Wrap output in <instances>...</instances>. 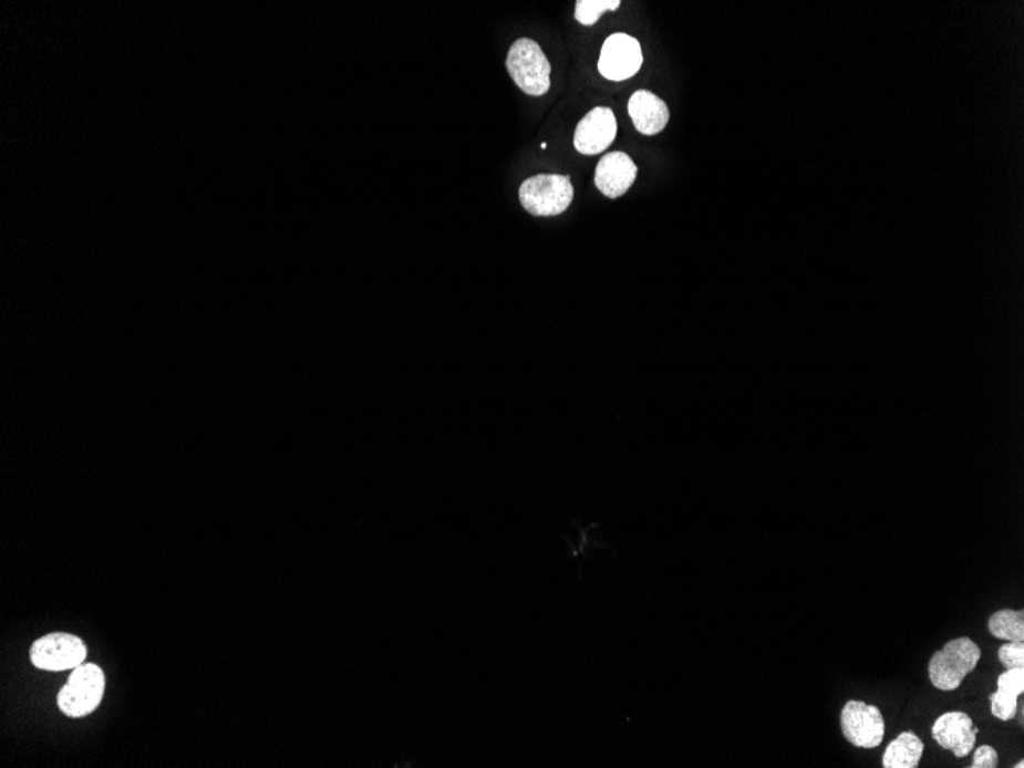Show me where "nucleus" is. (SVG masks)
<instances>
[{
	"label": "nucleus",
	"instance_id": "6ab92c4d",
	"mask_svg": "<svg viewBox=\"0 0 1024 768\" xmlns=\"http://www.w3.org/2000/svg\"><path fill=\"white\" fill-rule=\"evenodd\" d=\"M1014 767L1023 768V767H1024V762H1023V761H1020V762L1017 764V766H1014Z\"/></svg>",
	"mask_w": 1024,
	"mask_h": 768
},
{
	"label": "nucleus",
	"instance_id": "a211bd4d",
	"mask_svg": "<svg viewBox=\"0 0 1024 768\" xmlns=\"http://www.w3.org/2000/svg\"><path fill=\"white\" fill-rule=\"evenodd\" d=\"M999 766V754L994 747L982 746L975 750L972 768H995Z\"/></svg>",
	"mask_w": 1024,
	"mask_h": 768
},
{
	"label": "nucleus",
	"instance_id": "1a4fd4ad",
	"mask_svg": "<svg viewBox=\"0 0 1024 768\" xmlns=\"http://www.w3.org/2000/svg\"><path fill=\"white\" fill-rule=\"evenodd\" d=\"M979 728L974 727L971 716L963 712H948L939 716L932 726V738L944 750H950L955 758L971 754L978 739Z\"/></svg>",
	"mask_w": 1024,
	"mask_h": 768
},
{
	"label": "nucleus",
	"instance_id": "39448f33",
	"mask_svg": "<svg viewBox=\"0 0 1024 768\" xmlns=\"http://www.w3.org/2000/svg\"><path fill=\"white\" fill-rule=\"evenodd\" d=\"M86 654L83 640L65 632L42 636L30 648L34 667L48 672L74 671L85 663Z\"/></svg>",
	"mask_w": 1024,
	"mask_h": 768
},
{
	"label": "nucleus",
	"instance_id": "0eeeda50",
	"mask_svg": "<svg viewBox=\"0 0 1024 768\" xmlns=\"http://www.w3.org/2000/svg\"><path fill=\"white\" fill-rule=\"evenodd\" d=\"M643 65V51L640 42L631 35L617 33L609 35L601 48L599 71L609 81L621 82L639 73Z\"/></svg>",
	"mask_w": 1024,
	"mask_h": 768
},
{
	"label": "nucleus",
	"instance_id": "9b49d317",
	"mask_svg": "<svg viewBox=\"0 0 1024 768\" xmlns=\"http://www.w3.org/2000/svg\"><path fill=\"white\" fill-rule=\"evenodd\" d=\"M628 110L633 126L644 135L660 134L671 117L668 105L661 101L659 95L645 90L635 91L632 94Z\"/></svg>",
	"mask_w": 1024,
	"mask_h": 768
},
{
	"label": "nucleus",
	"instance_id": "6e6552de",
	"mask_svg": "<svg viewBox=\"0 0 1024 768\" xmlns=\"http://www.w3.org/2000/svg\"><path fill=\"white\" fill-rule=\"evenodd\" d=\"M617 118L611 107H593L577 125L573 146L577 153L597 155L604 153L616 141Z\"/></svg>",
	"mask_w": 1024,
	"mask_h": 768
},
{
	"label": "nucleus",
	"instance_id": "2eb2a0df",
	"mask_svg": "<svg viewBox=\"0 0 1024 768\" xmlns=\"http://www.w3.org/2000/svg\"><path fill=\"white\" fill-rule=\"evenodd\" d=\"M1018 696L1017 692L999 687L997 692L991 695L992 715H994L995 718L1002 719V722H1011V719H1014L1015 715H1017Z\"/></svg>",
	"mask_w": 1024,
	"mask_h": 768
},
{
	"label": "nucleus",
	"instance_id": "9d476101",
	"mask_svg": "<svg viewBox=\"0 0 1024 768\" xmlns=\"http://www.w3.org/2000/svg\"><path fill=\"white\" fill-rule=\"evenodd\" d=\"M639 167L628 154L609 153L599 162L596 169V186L604 197H623L637 180Z\"/></svg>",
	"mask_w": 1024,
	"mask_h": 768
},
{
	"label": "nucleus",
	"instance_id": "f3484780",
	"mask_svg": "<svg viewBox=\"0 0 1024 768\" xmlns=\"http://www.w3.org/2000/svg\"><path fill=\"white\" fill-rule=\"evenodd\" d=\"M997 687L1010 688L1023 695L1024 692V667L1007 668L1004 674L999 676Z\"/></svg>",
	"mask_w": 1024,
	"mask_h": 768
},
{
	"label": "nucleus",
	"instance_id": "423d86ee",
	"mask_svg": "<svg viewBox=\"0 0 1024 768\" xmlns=\"http://www.w3.org/2000/svg\"><path fill=\"white\" fill-rule=\"evenodd\" d=\"M840 726L847 741L859 748H876L883 741L885 722L879 707L862 702H848L840 715Z\"/></svg>",
	"mask_w": 1024,
	"mask_h": 768
},
{
	"label": "nucleus",
	"instance_id": "f03ea898",
	"mask_svg": "<svg viewBox=\"0 0 1024 768\" xmlns=\"http://www.w3.org/2000/svg\"><path fill=\"white\" fill-rule=\"evenodd\" d=\"M980 647L971 639L951 640L942 651L932 655L928 672L932 686L943 692L958 691L963 679L978 667Z\"/></svg>",
	"mask_w": 1024,
	"mask_h": 768
},
{
	"label": "nucleus",
	"instance_id": "f8f14e48",
	"mask_svg": "<svg viewBox=\"0 0 1024 768\" xmlns=\"http://www.w3.org/2000/svg\"><path fill=\"white\" fill-rule=\"evenodd\" d=\"M924 744L912 731H903L887 747L883 755L885 768H918Z\"/></svg>",
	"mask_w": 1024,
	"mask_h": 768
},
{
	"label": "nucleus",
	"instance_id": "dca6fc26",
	"mask_svg": "<svg viewBox=\"0 0 1024 768\" xmlns=\"http://www.w3.org/2000/svg\"><path fill=\"white\" fill-rule=\"evenodd\" d=\"M999 660L1004 667L1014 668L1024 666V643L1011 642L999 648Z\"/></svg>",
	"mask_w": 1024,
	"mask_h": 768
},
{
	"label": "nucleus",
	"instance_id": "ddd939ff",
	"mask_svg": "<svg viewBox=\"0 0 1024 768\" xmlns=\"http://www.w3.org/2000/svg\"><path fill=\"white\" fill-rule=\"evenodd\" d=\"M990 632L1004 642H1024V612L1002 609L990 619Z\"/></svg>",
	"mask_w": 1024,
	"mask_h": 768
},
{
	"label": "nucleus",
	"instance_id": "f257e3e1",
	"mask_svg": "<svg viewBox=\"0 0 1024 768\" xmlns=\"http://www.w3.org/2000/svg\"><path fill=\"white\" fill-rule=\"evenodd\" d=\"M506 70L525 94L545 95L551 87V65L539 43L519 39L509 48Z\"/></svg>",
	"mask_w": 1024,
	"mask_h": 768
},
{
	"label": "nucleus",
	"instance_id": "7ed1b4c3",
	"mask_svg": "<svg viewBox=\"0 0 1024 768\" xmlns=\"http://www.w3.org/2000/svg\"><path fill=\"white\" fill-rule=\"evenodd\" d=\"M521 206L534 217H556L563 214L573 200V186L568 175H534L521 183Z\"/></svg>",
	"mask_w": 1024,
	"mask_h": 768
},
{
	"label": "nucleus",
	"instance_id": "20e7f679",
	"mask_svg": "<svg viewBox=\"0 0 1024 768\" xmlns=\"http://www.w3.org/2000/svg\"><path fill=\"white\" fill-rule=\"evenodd\" d=\"M106 679L101 667L83 663L71 672L68 683L59 692V708L71 718L93 714L105 695Z\"/></svg>",
	"mask_w": 1024,
	"mask_h": 768
},
{
	"label": "nucleus",
	"instance_id": "4468645a",
	"mask_svg": "<svg viewBox=\"0 0 1024 768\" xmlns=\"http://www.w3.org/2000/svg\"><path fill=\"white\" fill-rule=\"evenodd\" d=\"M620 6V0H577L576 19L581 25L591 27L604 11H616Z\"/></svg>",
	"mask_w": 1024,
	"mask_h": 768
}]
</instances>
